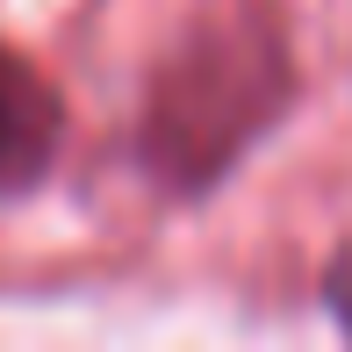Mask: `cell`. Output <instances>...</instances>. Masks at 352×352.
<instances>
[{"instance_id":"7a4b0ae2","label":"cell","mask_w":352,"mask_h":352,"mask_svg":"<svg viewBox=\"0 0 352 352\" xmlns=\"http://www.w3.org/2000/svg\"><path fill=\"white\" fill-rule=\"evenodd\" d=\"M58 151H65V94L14 43H0V201L43 187Z\"/></svg>"},{"instance_id":"6da1fadb","label":"cell","mask_w":352,"mask_h":352,"mask_svg":"<svg viewBox=\"0 0 352 352\" xmlns=\"http://www.w3.org/2000/svg\"><path fill=\"white\" fill-rule=\"evenodd\" d=\"M295 108V51L274 8L237 0V8H209L166 43L151 65L137 116V158L173 201H195L237 173L274 122Z\"/></svg>"},{"instance_id":"3957f363","label":"cell","mask_w":352,"mask_h":352,"mask_svg":"<svg viewBox=\"0 0 352 352\" xmlns=\"http://www.w3.org/2000/svg\"><path fill=\"white\" fill-rule=\"evenodd\" d=\"M324 309L338 316V331L352 338V237L338 245V259L324 266Z\"/></svg>"}]
</instances>
